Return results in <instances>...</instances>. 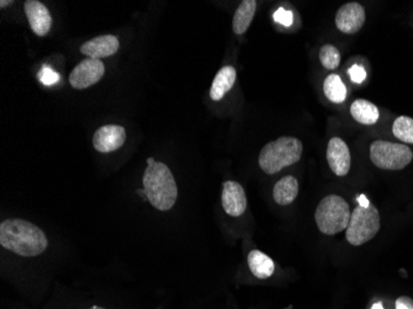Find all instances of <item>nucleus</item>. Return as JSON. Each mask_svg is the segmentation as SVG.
Returning a JSON list of instances; mask_svg holds the SVG:
<instances>
[{
	"mask_svg": "<svg viewBox=\"0 0 413 309\" xmlns=\"http://www.w3.org/2000/svg\"><path fill=\"white\" fill-rule=\"evenodd\" d=\"M0 245L24 258L41 255L49 246L45 233L23 219H8L0 224Z\"/></svg>",
	"mask_w": 413,
	"mask_h": 309,
	"instance_id": "nucleus-1",
	"label": "nucleus"
},
{
	"mask_svg": "<svg viewBox=\"0 0 413 309\" xmlns=\"http://www.w3.org/2000/svg\"><path fill=\"white\" fill-rule=\"evenodd\" d=\"M143 183L149 202L157 211L166 212L175 206L179 191L174 175L165 163L149 157Z\"/></svg>",
	"mask_w": 413,
	"mask_h": 309,
	"instance_id": "nucleus-2",
	"label": "nucleus"
},
{
	"mask_svg": "<svg viewBox=\"0 0 413 309\" xmlns=\"http://www.w3.org/2000/svg\"><path fill=\"white\" fill-rule=\"evenodd\" d=\"M302 153L301 140L292 136H282L262 148L259 155V166L267 175H274L299 162Z\"/></svg>",
	"mask_w": 413,
	"mask_h": 309,
	"instance_id": "nucleus-3",
	"label": "nucleus"
},
{
	"mask_svg": "<svg viewBox=\"0 0 413 309\" xmlns=\"http://www.w3.org/2000/svg\"><path fill=\"white\" fill-rule=\"evenodd\" d=\"M350 216L352 212L348 202L337 194H329L318 204L314 219L321 233L326 235H334L340 231H347Z\"/></svg>",
	"mask_w": 413,
	"mask_h": 309,
	"instance_id": "nucleus-4",
	"label": "nucleus"
},
{
	"mask_svg": "<svg viewBox=\"0 0 413 309\" xmlns=\"http://www.w3.org/2000/svg\"><path fill=\"white\" fill-rule=\"evenodd\" d=\"M382 222L380 214L374 206L358 207L354 209L350 216L349 224L347 228V240L354 246H360L372 240L380 231Z\"/></svg>",
	"mask_w": 413,
	"mask_h": 309,
	"instance_id": "nucleus-5",
	"label": "nucleus"
},
{
	"mask_svg": "<svg viewBox=\"0 0 413 309\" xmlns=\"http://www.w3.org/2000/svg\"><path fill=\"white\" fill-rule=\"evenodd\" d=\"M370 160L382 170L399 171L409 166L413 160V153L404 143L377 140L370 145Z\"/></svg>",
	"mask_w": 413,
	"mask_h": 309,
	"instance_id": "nucleus-6",
	"label": "nucleus"
},
{
	"mask_svg": "<svg viewBox=\"0 0 413 309\" xmlns=\"http://www.w3.org/2000/svg\"><path fill=\"white\" fill-rule=\"evenodd\" d=\"M106 72L104 64L101 60L87 59L79 62L69 74V83L74 89H86L98 83Z\"/></svg>",
	"mask_w": 413,
	"mask_h": 309,
	"instance_id": "nucleus-7",
	"label": "nucleus"
},
{
	"mask_svg": "<svg viewBox=\"0 0 413 309\" xmlns=\"http://www.w3.org/2000/svg\"><path fill=\"white\" fill-rule=\"evenodd\" d=\"M365 9L362 4L352 1L340 6L335 15V25L342 33L353 35L362 30L365 24Z\"/></svg>",
	"mask_w": 413,
	"mask_h": 309,
	"instance_id": "nucleus-8",
	"label": "nucleus"
},
{
	"mask_svg": "<svg viewBox=\"0 0 413 309\" xmlns=\"http://www.w3.org/2000/svg\"><path fill=\"white\" fill-rule=\"evenodd\" d=\"M126 138V131L120 125H104L93 135V148L98 153H108L121 148Z\"/></svg>",
	"mask_w": 413,
	"mask_h": 309,
	"instance_id": "nucleus-9",
	"label": "nucleus"
},
{
	"mask_svg": "<svg viewBox=\"0 0 413 309\" xmlns=\"http://www.w3.org/2000/svg\"><path fill=\"white\" fill-rule=\"evenodd\" d=\"M222 206L224 212L230 217L237 218L243 216L248 207L243 186L234 181L224 182L222 192Z\"/></svg>",
	"mask_w": 413,
	"mask_h": 309,
	"instance_id": "nucleus-10",
	"label": "nucleus"
},
{
	"mask_svg": "<svg viewBox=\"0 0 413 309\" xmlns=\"http://www.w3.org/2000/svg\"><path fill=\"white\" fill-rule=\"evenodd\" d=\"M327 160L334 175L343 177L349 173L352 156L349 148L344 143V140L340 138H331L327 148Z\"/></svg>",
	"mask_w": 413,
	"mask_h": 309,
	"instance_id": "nucleus-11",
	"label": "nucleus"
},
{
	"mask_svg": "<svg viewBox=\"0 0 413 309\" xmlns=\"http://www.w3.org/2000/svg\"><path fill=\"white\" fill-rule=\"evenodd\" d=\"M24 9L32 31L36 34L37 36L47 35L52 25V18L46 6L42 4L41 1L28 0L24 4Z\"/></svg>",
	"mask_w": 413,
	"mask_h": 309,
	"instance_id": "nucleus-12",
	"label": "nucleus"
},
{
	"mask_svg": "<svg viewBox=\"0 0 413 309\" xmlns=\"http://www.w3.org/2000/svg\"><path fill=\"white\" fill-rule=\"evenodd\" d=\"M119 40L114 35H101L96 36L89 41L84 42L79 51L82 55L87 56L88 59L101 60L104 57H109L119 50Z\"/></svg>",
	"mask_w": 413,
	"mask_h": 309,
	"instance_id": "nucleus-13",
	"label": "nucleus"
},
{
	"mask_svg": "<svg viewBox=\"0 0 413 309\" xmlns=\"http://www.w3.org/2000/svg\"><path fill=\"white\" fill-rule=\"evenodd\" d=\"M237 71L233 66H225L217 74L211 88V98L214 102L222 101L227 93L234 86Z\"/></svg>",
	"mask_w": 413,
	"mask_h": 309,
	"instance_id": "nucleus-14",
	"label": "nucleus"
},
{
	"mask_svg": "<svg viewBox=\"0 0 413 309\" xmlns=\"http://www.w3.org/2000/svg\"><path fill=\"white\" fill-rule=\"evenodd\" d=\"M248 265L254 276L260 280H267L275 273V263L270 256L264 254L260 250L250 251L248 256Z\"/></svg>",
	"mask_w": 413,
	"mask_h": 309,
	"instance_id": "nucleus-15",
	"label": "nucleus"
},
{
	"mask_svg": "<svg viewBox=\"0 0 413 309\" xmlns=\"http://www.w3.org/2000/svg\"><path fill=\"white\" fill-rule=\"evenodd\" d=\"M299 194V181L294 176L282 177L274 187V199L280 206H289Z\"/></svg>",
	"mask_w": 413,
	"mask_h": 309,
	"instance_id": "nucleus-16",
	"label": "nucleus"
},
{
	"mask_svg": "<svg viewBox=\"0 0 413 309\" xmlns=\"http://www.w3.org/2000/svg\"><path fill=\"white\" fill-rule=\"evenodd\" d=\"M255 0H244L240 3L233 18V31L237 35H243L248 31L257 11Z\"/></svg>",
	"mask_w": 413,
	"mask_h": 309,
	"instance_id": "nucleus-17",
	"label": "nucleus"
},
{
	"mask_svg": "<svg viewBox=\"0 0 413 309\" xmlns=\"http://www.w3.org/2000/svg\"><path fill=\"white\" fill-rule=\"evenodd\" d=\"M350 114L355 121L364 125L375 124L380 118L377 106L365 99H357L350 106Z\"/></svg>",
	"mask_w": 413,
	"mask_h": 309,
	"instance_id": "nucleus-18",
	"label": "nucleus"
},
{
	"mask_svg": "<svg viewBox=\"0 0 413 309\" xmlns=\"http://www.w3.org/2000/svg\"><path fill=\"white\" fill-rule=\"evenodd\" d=\"M323 92L326 94V97L331 101V102L339 103L345 102L347 99V87H345L344 82L342 81L338 74H329L323 83Z\"/></svg>",
	"mask_w": 413,
	"mask_h": 309,
	"instance_id": "nucleus-19",
	"label": "nucleus"
},
{
	"mask_svg": "<svg viewBox=\"0 0 413 309\" xmlns=\"http://www.w3.org/2000/svg\"><path fill=\"white\" fill-rule=\"evenodd\" d=\"M396 138L406 143H413V119L409 116H399L392 125Z\"/></svg>",
	"mask_w": 413,
	"mask_h": 309,
	"instance_id": "nucleus-20",
	"label": "nucleus"
},
{
	"mask_svg": "<svg viewBox=\"0 0 413 309\" xmlns=\"http://www.w3.org/2000/svg\"><path fill=\"white\" fill-rule=\"evenodd\" d=\"M319 61L327 69H338L340 64V52L333 45H324L319 51Z\"/></svg>",
	"mask_w": 413,
	"mask_h": 309,
	"instance_id": "nucleus-21",
	"label": "nucleus"
},
{
	"mask_svg": "<svg viewBox=\"0 0 413 309\" xmlns=\"http://www.w3.org/2000/svg\"><path fill=\"white\" fill-rule=\"evenodd\" d=\"M39 79L45 86H52V84L57 83L60 81V76H59V74H56L55 71L49 67V66H44L41 71L39 72Z\"/></svg>",
	"mask_w": 413,
	"mask_h": 309,
	"instance_id": "nucleus-22",
	"label": "nucleus"
},
{
	"mask_svg": "<svg viewBox=\"0 0 413 309\" xmlns=\"http://www.w3.org/2000/svg\"><path fill=\"white\" fill-rule=\"evenodd\" d=\"M274 19H275V21L284 25V26H291L294 23V14L289 10H285L284 8H279L276 10Z\"/></svg>",
	"mask_w": 413,
	"mask_h": 309,
	"instance_id": "nucleus-23",
	"label": "nucleus"
},
{
	"mask_svg": "<svg viewBox=\"0 0 413 309\" xmlns=\"http://www.w3.org/2000/svg\"><path fill=\"white\" fill-rule=\"evenodd\" d=\"M348 74H349L350 79L353 81L354 83H363L367 78L365 69L359 65L352 66L348 71Z\"/></svg>",
	"mask_w": 413,
	"mask_h": 309,
	"instance_id": "nucleus-24",
	"label": "nucleus"
},
{
	"mask_svg": "<svg viewBox=\"0 0 413 309\" xmlns=\"http://www.w3.org/2000/svg\"><path fill=\"white\" fill-rule=\"evenodd\" d=\"M396 309H413L412 298L407 295L399 297V300H396Z\"/></svg>",
	"mask_w": 413,
	"mask_h": 309,
	"instance_id": "nucleus-25",
	"label": "nucleus"
},
{
	"mask_svg": "<svg viewBox=\"0 0 413 309\" xmlns=\"http://www.w3.org/2000/svg\"><path fill=\"white\" fill-rule=\"evenodd\" d=\"M358 202L359 206H362V207H369V206H370V202L367 201V197H365L364 194H360V196H359Z\"/></svg>",
	"mask_w": 413,
	"mask_h": 309,
	"instance_id": "nucleus-26",
	"label": "nucleus"
},
{
	"mask_svg": "<svg viewBox=\"0 0 413 309\" xmlns=\"http://www.w3.org/2000/svg\"><path fill=\"white\" fill-rule=\"evenodd\" d=\"M13 4V1L9 0V1H5V0H1L0 1V8H5V6H8V5Z\"/></svg>",
	"mask_w": 413,
	"mask_h": 309,
	"instance_id": "nucleus-27",
	"label": "nucleus"
},
{
	"mask_svg": "<svg viewBox=\"0 0 413 309\" xmlns=\"http://www.w3.org/2000/svg\"><path fill=\"white\" fill-rule=\"evenodd\" d=\"M372 309H384V307H382V303H377V305H372Z\"/></svg>",
	"mask_w": 413,
	"mask_h": 309,
	"instance_id": "nucleus-28",
	"label": "nucleus"
},
{
	"mask_svg": "<svg viewBox=\"0 0 413 309\" xmlns=\"http://www.w3.org/2000/svg\"><path fill=\"white\" fill-rule=\"evenodd\" d=\"M89 309H104V308H101V307H98V305H93V307H91V308Z\"/></svg>",
	"mask_w": 413,
	"mask_h": 309,
	"instance_id": "nucleus-29",
	"label": "nucleus"
}]
</instances>
